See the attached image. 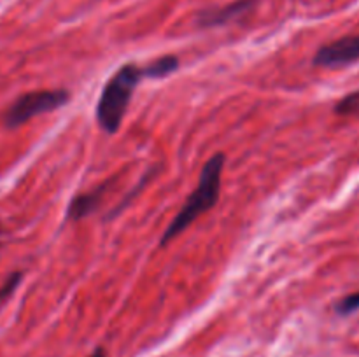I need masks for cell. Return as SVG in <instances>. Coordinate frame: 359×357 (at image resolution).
Wrapping results in <instances>:
<instances>
[{"instance_id": "9", "label": "cell", "mask_w": 359, "mask_h": 357, "mask_svg": "<svg viewBox=\"0 0 359 357\" xmlns=\"http://www.w3.org/2000/svg\"><path fill=\"white\" fill-rule=\"evenodd\" d=\"M21 280H23V273L21 272H14L7 276L6 282L0 286V304H4L11 296H13V293L16 290V287L20 286Z\"/></svg>"}, {"instance_id": "3", "label": "cell", "mask_w": 359, "mask_h": 357, "mask_svg": "<svg viewBox=\"0 0 359 357\" xmlns=\"http://www.w3.org/2000/svg\"><path fill=\"white\" fill-rule=\"evenodd\" d=\"M69 100L70 93L67 90L28 91V93H23L21 97H18L7 107L6 114H4V125L7 128H16V126L23 125V122L30 121L35 115L58 111Z\"/></svg>"}, {"instance_id": "5", "label": "cell", "mask_w": 359, "mask_h": 357, "mask_svg": "<svg viewBox=\"0 0 359 357\" xmlns=\"http://www.w3.org/2000/svg\"><path fill=\"white\" fill-rule=\"evenodd\" d=\"M258 4V0H235L223 7H212V9H203L196 16V23L200 27H221V24L231 23L238 18L245 16L249 10H252Z\"/></svg>"}, {"instance_id": "11", "label": "cell", "mask_w": 359, "mask_h": 357, "mask_svg": "<svg viewBox=\"0 0 359 357\" xmlns=\"http://www.w3.org/2000/svg\"><path fill=\"white\" fill-rule=\"evenodd\" d=\"M88 357H107V356H105V350L104 349H97L93 354H90V356H88Z\"/></svg>"}, {"instance_id": "12", "label": "cell", "mask_w": 359, "mask_h": 357, "mask_svg": "<svg viewBox=\"0 0 359 357\" xmlns=\"http://www.w3.org/2000/svg\"><path fill=\"white\" fill-rule=\"evenodd\" d=\"M0 237H2V231H0Z\"/></svg>"}, {"instance_id": "2", "label": "cell", "mask_w": 359, "mask_h": 357, "mask_svg": "<svg viewBox=\"0 0 359 357\" xmlns=\"http://www.w3.org/2000/svg\"><path fill=\"white\" fill-rule=\"evenodd\" d=\"M144 77V66L126 63L105 83L97 104V121L105 133L112 135L121 128L133 91Z\"/></svg>"}, {"instance_id": "10", "label": "cell", "mask_w": 359, "mask_h": 357, "mask_svg": "<svg viewBox=\"0 0 359 357\" xmlns=\"http://www.w3.org/2000/svg\"><path fill=\"white\" fill-rule=\"evenodd\" d=\"M358 310H359V293L347 294L346 298L337 301L335 304V312L339 315H351Z\"/></svg>"}, {"instance_id": "7", "label": "cell", "mask_w": 359, "mask_h": 357, "mask_svg": "<svg viewBox=\"0 0 359 357\" xmlns=\"http://www.w3.org/2000/svg\"><path fill=\"white\" fill-rule=\"evenodd\" d=\"M179 69V58L174 55L161 56L151 62L149 65L144 66V76L151 77V79H163L174 74Z\"/></svg>"}, {"instance_id": "6", "label": "cell", "mask_w": 359, "mask_h": 357, "mask_svg": "<svg viewBox=\"0 0 359 357\" xmlns=\"http://www.w3.org/2000/svg\"><path fill=\"white\" fill-rule=\"evenodd\" d=\"M105 188H107V182L102 184L100 188L93 189V191L79 192L69 205V212H67L69 220H79L93 214L98 209V205H100L102 198H104Z\"/></svg>"}, {"instance_id": "1", "label": "cell", "mask_w": 359, "mask_h": 357, "mask_svg": "<svg viewBox=\"0 0 359 357\" xmlns=\"http://www.w3.org/2000/svg\"><path fill=\"white\" fill-rule=\"evenodd\" d=\"M224 168V154L217 153L203 164L202 172H200L198 186L195 191L188 196L182 209L179 210L177 216L172 219L167 230L163 231L160 240V247H165L170 244L174 238H177L182 231L188 230L200 216L209 212L219 200L221 191V175H223Z\"/></svg>"}, {"instance_id": "8", "label": "cell", "mask_w": 359, "mask_h": 357, "mask_svg": "<svg viewBox=\"0 0 359 357\" xmlns=\"http://www.w3.org/2000/svg\"><path fill=\"white\" fill-rule=\"evenodd\" d=\"M335 112L339 115H359V90L346 94L340 102H337Z\"/></svg>"}, {"instance_id": "4", "label": "cell", "mask_w": 359, "mask_h": 357, "mask_svg": "<svg viewBox=\"0 0 359 357\" xmlns=\"http://www.w3.org/2000/svg\"><path fill=\"white\" fill-rule=\"evenodd\" d=\"M356 62H359V34L328 42L321 46L314 56V65L325 69H342Z\"/></svg>"}]
</instances>
